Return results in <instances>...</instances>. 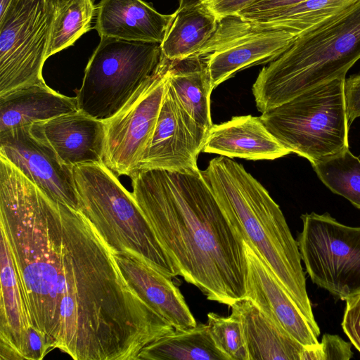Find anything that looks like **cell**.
Wrapping results in <instances>:
<instances>
[{
  "instance_id": "cell-27",
  "label": "cell",
  "mask_w": 360,
  "mask_h": 360,
  "mask_svg": "<svg viewBox=\"0 0 360 360\" xmlns=\"http://www.w3.org/2000/svg\"><path fill=\"white\" fill-rule=\"evenodd\" d=\"M94 12L92 0H69L56 11L46 58L72 46L81 36L90 30Z\"/></svg>"
},
{
  "instance_id": "cell-1",
  "label": "cell",
  "mask_w": 360,
  "mask_h": 360,
  "mask_svg": "<svg viewBox=\"0 0 360 360\" xmlns=\"http://www.w3.org/2000/svg\"><path fill=\"white\" fill-rule=\"evenodd\" d=\"M0 231L32 326L74 360H139L174 331L125 278L114 250L77 210L0 157Z\"/></svg>"
},
{
  "instance_id": "cell-32",
  "label": "cell",
  "mask_w": 360,
  "mask_h": 360,
  "mask_svg": "<svg viewBox=\"0 0 360 360\" xmlns=\"http://www.w3.org/2000/svg\"><path fill=\"white\" fill-rule=\"evenodd\" d=\"M346 115L349 126L360 117V72L345 78L344 84Z\"/></svg>"
},
{
  "instance_id": "cell-33",
  "label": "cell",
  "mask_w": 360,
  "mask_h": 360,
  "mask_svg": "<svg viewBox=\"0 0 360 360\" xmlns=\"http://www.w3.org/2000/svg\"><path fill=\"white\" fill-rule=\"evenodd\" d=\"M256 0H200L219 20L220 19L237 15Z\"/></svg>"
},
{
  "instance_id": "cell-24",
  "label": "cell",
  "mask_w": 360,
  "mask_h": 360,
  "mask_svg": "<svg viewBox=\"0 0 360 360\" xmlns=\"http://www.w3.org/2000/svg\"><path fill=\"white\" fill-rule=\"evenodd\" d=\"M139 360H229L215 345L207 323L175 329L148 347Z\"/></svg>"
},
{
  "instance_id": "cell-7",
  "label": "cell",
  "mask_w": 360,
  "mask_h": 360,
  "mask_svg": "<svg viewBox=\"0 0 360 360\" xmlns=\"http://www.w3.org/2000/svg\"><path fill=\"white\" fill-rule=\"evenodd\" d=\"M162 58L161 44L101 37L77 93V110L109 119L156 72Z\"/></svg>"
},
{
  "instance_id": "cell-11",
  "label": "cell",
  "mask_w": 360,
  "mask_h": 360,
  "mask_svg": "<svg viewBox=\"0 0 360 360\" xmlns=\"http://www.w3.org/2000/svg\"><path fill=\"white\" fill-rule=\"evenodd\" d=\"M297 37L288 30L229 15L219 20L213 35L195 55L205 63L214 89L240 70L274 60Z\"/></svg>"
},
{
  "instance_id": "cell-13",
  "label": "cell",
  "mask_w": 360,
  "mask_h": 360,
  "mask_svg": "<svg viewBox=\"0 0 360 360\" xmlns=\"http://www.w3.org/2000/svg\"><path fill=\"white\" fill-rule=\"evenodd\" d=\"M0 155L49 196L79 210L72 168L32 134L30 125L0 133Z\"/></svg>"
},
{
  "instance_id": "cell-31",
  "label": "cell",
  "mask_w": 360,
  "mask_h": 360,
  "mask_svg": "<svg viewBox=\"0 0 360 360\" xmlns=\"http://www.w3.org/2000/svg\"><path fill=\"white\" fill-rule=\"evenodd\" d=\"M305 0H256L237 15L242 20L255 21L274 11Z\"/></svg>"
},
{
  "instance_id": "cell-2",
  "label": "cell",
  "mask_w": 360,
  "mask_h": 360,
  "mask_svg": "<svg viewBox=\"0 0 360 360\" xmlns=\"http://www.w3.org/2000/svg\"><path fill=\"white\" fill-rule=\"evenodd\" d=\"M131 179L135 200L179 276L229 307L245 297L244 240L200 170L139 171Z\"/></svg>"
},
{
  "instance_id": "cell-20",
  "label": "cell",
  "mask_w": 360,
  "mask_h": 360,
  "mask_svg": "<svg viewBox=\"0 0 360 360\" xmlns=\"http://www.w3.org/2000/svg\"><path fill=\"white\" fill-rule=\"evenodd\" d=\"M230 307L240 321L249 360H300L304 347L252 300L244 297Z\"/></svg>"
},
{
  "instance_id": "cell-35",
  "label": "cell",
  "mask_w": 360,
  "mask_h": 360,
  "mask_svg": "<svg viewBox=\"0 0 360 360\" xmlns=\"http://www.w3.org/2000/svg\"><path fill=\"white\" fill-rule=\"evenodd\" d=\"M49 6L55 13L69 0H46Z\"/></svg>"
},
{
  "instance_id": "cell-26",
  "label": "cell",
  "mask_w": 360,
  "mask_h": 360,
  "mask_svg": "<svg viewBox=\"0 0 360 360\" xmlns=\"http://www.w3.org/2000/svg\"><path fill=\"white\" fill-rule=\"evenodd\" d=\"M322 183L360 210V159L349 149L311 164Z\"/></svg>"
},
{
  "instance_id": "cell-30",
  "label": "cell",
  "mask_w": 360,
  "mask_h": 360,
  "mask_svg": "<svg viewBox=\"0 0 360 360\" xmlns=\"http://www.w3.org/2000/svg\"><path fill=\"white\" fill-rule=\"evenodd\" d=\"M345 301L342 328L352 345L360 352V293Z\"/></svg>"
},
{
  "instance_id": "cell-3",
  "label": "cell",
  "mask_w": 360,
  "mask_h": 360,
  "mask_svg": "<svg viewBox=\"0 0 360 360\" xmlns=\"http://www.w3.org/2000/svg\"><path fill=\"white\" fill-rule=\"evenodd\" d=\"M200 172L230 224L269 266L319 337L297 243L279 205L229 158L212 159Z\"/></svg>"
},
{
  "instance_id": "cell-9",
  "label": "cell",
  "mask_w": 360,
  "mask_h": 360,
  "mask_svg": "<svg viewBox=\"0 0 360 360\" xmlns=\"http://www.w3.org/2000/svg\"><path fill=\"white\" fill-rule=\"evenodd\" d=\"M171 61L163 56L156 72L117 113L104 121L103 162L118 175L131 178L139 170L156 126Z\"/></svg>"
},
{
  "instance_id": "cell-8",
  "label": "cell",
  "mask_w": 360,
  "mask_h": 360,
  "mask_svg": "<svg viewBox=\"0 0 360 360\" xmlns=\"http://www.w3.org/2000/svg\"><path fill=\"white\" fill-rule=\"evenodd\" d=\"M300 217L296 240L311 281L342 300L360 293V226L341 224L328 212Z\"/></svg>"
},
{
  "instance_id": "cell-12",
  "label": "cell",
  "mask_w": 360,
  "mask_h": 360,
  "mask_svg": "<svg viewBox=\"0 0 360 360\" xmlns=\"http://www.w3.org/2000/svg\"><path fill=\"white\" fill-rule=\"evenodd\" d=\"M208 134L209 130L198 125L181 108L167 82L156 126L139 171L198 170V157Z\"/></svg>"
},
{
  "instance_id": "cell-19",
  "label": "cell",
  "mask_w": 360,
  "mask_h": 360,
  "mask_svg": "<svg viewBox=\"0 0 360 360\" xmlns=\"http://www.w3.org/2000/svg\"><path fill=\"white\" fill-rule=\"evenodd\" d=\"M32 326L7 241L1 233L0 359H25Z\"/></svg>"
},
{
  "instance_id": "cell-18",
  "label": "cell",
  "mask_w": 360,
  "mask_h": 360,
  "mask_svg": "<svg viewBox=\"0 0 360 360\" xmlns=\"http://www.w3.org/2000/svg\"><path fill=\"white\" fill-rule=\"evenodd\" d=\"M174 15L160 13L143 0H101L94 28L100 37L161 44Z\"/></svg>"
},
{
  "instance_id": "cell-5",
  "label": "cell",
  "mask_w": 360,
  "mask_h": 360,
  "mask_svg": "<svg viewBox=\"0 0 360 360\" xmlns=\"http://www.w3.org/2000/svg\"><path fill=\"white\" fill-rule=\"evenodd\" d=\"M79 210L115 252L126 250L173 278L179 276L132 194L103 162L72 168Z\"/></svg>"
},
{
  "instance_id": "cell-4",
  "label": "cell",
  "mask_w": 360,
  "mask_h": 360,
  "mask_svg": "<svg viewBox=\"0 0 360 360\" xmlns=\"http://www.w3.org/2000/svg\"><path fill=\"white\" fill-rule=\"evenodd\" d=\"M360 59V0L298 36L252 87L262 113L339 77Z\"/></svg>"
},
{
  "instance_id": "cell-36",
  "label": "cell",
  "mask_w": 360,
  "mask_h": 360,
  "mask_svg": "<svg viewBox=\"0 0 360 360\" xmlns=\"http://www.w3.org/2000/svg\"><path fill=\"white\" fill-rule=\"evenodd\" d=\"M179 9L187 8L200 4V0H179Z\"/></svg>"
},
{
  "instance_id": "cell-34",
  "label": "cell",
  "mask_w": 360,
  "mask_h": 360,
  "mask_svg": "<svg viewBox=\"0 0 360 360\" xmlns=\"http://www.w3.org/2000/svg\"><path fill=\"white\" fill-rule=\"evenodd\" d=\"M27 0H0V20L4 19Z\"/></svg>"
},
{
  "instance_id": "cell-16",
  "label": "cell",
  "mask_w": 360,
  "mask_h": 360,
  "mask_svg": "<svg viewBox=\"0 0 360 360\" xmlns=\"http://www.w3.org/2000/svg\"><path fill=\"white\" fill-rule=\"evenodd\" d=\"M117 262L128 283L156 312L175 329L196 326V321L172 278L149 265L131 250L115 252Z\"/></svg>"
},
{
  "instance_id": "cell-23",
  "label": "cell",
  "mask_w": 360,
  "mask_h": 360,
  "mask_svg": "<svg viewBox=\"0 0 360 360\" xmlns=\"http://www.w3.org/2000/svg\"><path fill=\"white\" fill-rule=\"evenodd\" d=\"M167 30L161 49L170 60L195 55L216 31L218 18L202 3L177 9Z\"/></svg>"
},
{
  "instance_id": "cell-14",
  "label": "cell",
  "mask_w": 360,
  "mask_h": 360,
  "mask_svg": "<svg viewBox=\"0 0 360 360\" xmlns=\"http://www.w3.org/2000/svg\"><path fill=\"white\" fill-rule=\"evenodd\" d=\"M244 245L248 265L245 297L304 347L318 346L319 337L269 266L245 241Z\"/></svg>"
},
{
  "instance_id": "cell-25",
  "label": "cell",
  "mask_w": 360,
  "mask_h": 360,
  "mask_svg": "<svg viewBox=\"0 0 360 360\" xmlns=\"http://www.w3.org/2000/svg\"><path fill=\"white\" fill-rule=\"evenodd\" d=\"M358 0H305L250 21L270 29L285 30L297 37L347 9Z\"/></svg>"
},
{
  "instance_id": "cell-22",
  "label": "cell",
  "mask_w": 360,
  "mask_h": 360,
  "mask_svg": "<svg viewBox=\"0 0 360 360\" xmlns=\"http://www.w3.org/2000/svg\"><path fill=\"white\" fill-rule=\"evenodd\" d=\"M168 82L181 108L201 127L213 125L210 96L214 89L205 63L194 55L172 60Z\"/></svg>"
},
{
  "instance_id": "cell-15",
  "label": "cell",
  "mask_w": 360,
  "mask_h": 360,
  "mask_svg": "<svg viewBox=\"0 0 360 360\" xmlns=\"http://www.w3.org/2000/svg\"><path fill=\"white\" fill-rule=\"evenodd\" d=\"M30 131L70 168L81 163L103 162L104 121L78 110L34 123Z\"/></svg>"
},
{
  "instance_id": "cell-10",
  "label": "cell",
  "mask_w": 360,
  "mask_h": 360,
  "mask_svg": "<svg viewBox=\"0 0 360 360\" xmlns=\"http://www.w3.org/2000/svg\"><path fill=\"white\" fill-rule=\"evenodd\" d=\"M53 15L46 0H27L0 21V96L44 81Z\"/></svg>"
},
{
  "instance_id": "cell-21",
  "label": "cell",
  "mask_w": 360,
  "mask_h": 360,
  "mask_svg": "<svg viewBox=\"0 0 360 360\" xmlns=\"http://www.w3.org/2000/svg\"><path fill=\"white\" fill-rule=\"evenodd\" d=\"M77 110V98L63 95L45 82L0 96V133Z\"/></svg>"
},
{
  "instance_id": "cell-6",
  "label": "cell",
  "mask_w": 360,
  "mask_h": 360,
  "mask_svg": "<svg viewBox=\"0 0 360 360\" xmlns=\"http://www.w3.org/2000/svg\"><path fill=\"white\" fill-rule=\"evenodd\" d=\"M345 79L312 88L259 117L285 148L311 164L349 149Z\"/></svg>"
},
{
  "instance_id": "cell-29",
  "label": "cell",
  "mask_w": 360,
  "mask_h": 360,
  "mask_svg": "<svg viewBox=\"0 0 360 360\" xmlns=\"http://www.w3.org/2000/svg\"><path fill=\"white\" fill-rule=\"evenodd\" d=\"M351 346L339 335L325 333L318 346L304 348L300 360H349L354 355Z\"/></svg>"
},
{
  "instance_id": "cell-17",
  "label": "cell",
  "mask_w": 360,
  "mask_h": 360,
  "mask_svg": "<svg viewBox=\"0 0 360 360\" xmlns=\"http://www.w3.org/2000/svg\"><path fill=\"white\" fill-rule=\"evenodd\" d=\"M202 152L249 160H275L291 153L267 130L259 117L250 115L213 124Z\"/></svg>"
},
{
  "instance_id": "cell-28",
  "label": "cell",
  "mask_w": 360,
  "mask_h": 360,
  "mask_svg": "<svg viewBox=\"0 0 360 360\" xmlns=\"http://www.w3.org/2000/svg\"><path fill=\"white\" fill-rule=\"evenodd\" d=\"M207 324L216 347L229 360H249L242 326L235 314L224 317L210 312Z\"/></svg>"
}]
</instances>
